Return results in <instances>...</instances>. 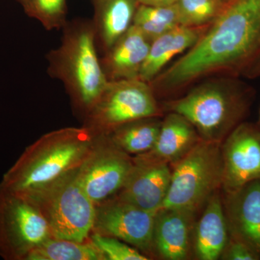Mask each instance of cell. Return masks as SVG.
I'll return each mask as SVG.
<instances>
[{
  "instance_id": "cell-31",
  "label": "cell",
  "mask_w": 260,
  "mask_h": 260,
  "mask_svg": "<svg viewBox=\"0 0 260 260\" xmlns=\"http://www.w3.org/2000/svg\"><path fill=\"white\" fill-rule=\"evenodd\" d=\"M258 124H259V125L260 126V109H259V122H258Z\"/></svg>"
},
{
  "instance_id": "cell-22",
  "label": "cell",
  "mask_w": 260,
  "mask_h": 260,
  "mask_svg": "<svg viewBox=\"0 0 260 260\" xmlns=\"http://www.w3.org/2000/svg\"><path fill=\"white\" fill-rule=\"evenodd\" d=\"M133 25L138 27L153 42L162 34L180 25L177 3L169 6H148L139 5Z\"/></svg>"
},
{
  "instance_id": "cell-14",
  "label": "cell",
  "mask_w": 260,
  "mask_h": 260,
  "mask_svg": "<svg viewBox=\"0 0 260 260\" xmlns=\"http://www.w3.org/2000/svg\"><path fill=\"white\" fill-rule=\"evenodd\" d=\"M222 199L231 237L244 243L260 258V180L233 192H222Z\"/></svg>"
},
{
  "instance_id": "cell-20",
  "label": "cell",
  "mask_w": 260,
  "mask_h": 260,
  "mask_svg": "<svg viewBox=\"0 0 260 260\" xmlns=\"http://www.w3.org/2000/svg\"><path fill=\"white\" fill-rule=\"evenodd\" d=\"M161 116L143 118L126 123L108 133L113 143L132 156L153 148L162 124Z\"/></svg>"
},
{
  "instance_id": "cell-21",
  "label": "cell",
  "mask_w": 260,
  "mask_h": 260,
  "mask_svg": "<svg viewBox=\"0 0 260 260\" xmlns=\"http://www.w3.org/2000/svg\"><path fill=\"white\" fill-rule=\"evenodd\" d=\"M25 260L106 259L90 237L82 242L52 237L32 250Z\"/></svg>"
},
{
  "instance_id": "cell-23",
  "label": "cell",
  "mask_w": 260,
  "mask_h": 260,
  "mask_svg": "<svg viewBox=\"0 0 260 260\" xmlns=\"http://www.w3.org/2000/svg\"><path fill=\"white\" fill-rule=\"evenodd\" d=\"M180 25L191 28L208 26L226 5L219 0H178Z\"/></svg>"
},
{
  "instance_id": "cell-15",
  "label": "cell",
  "mask_w": 260,
  "mask_h": 260,
  "mask_svg": "<svg viewBox=\"0 0 260 260\" xmlns=\"http://www.w3.org/2000/svg\"><path fill=\"white\" fill-rule=\"evenodd\" d=\"M200 214L193 230L192 257L198 260L220 259L230 237L221 189L210 197Z\"/></svg>"
},
{
  "instance_id": "cell-6",
  "label": "cell",
  "mask_w": 260,
  "mask_h": 260,
  "mask_svg": "<svg viewBox=\"0 0 260 260\" xmlns=\"http://www.w3.org/2000/svg\"><path fill=\"white\" fill-rule=\"evenodd\" d=\"M221 143L201 140L172 167V181L162 208L200 212L208 199L222 189Z\"/></svg>"
},
{
  "instance_id": "cell-26",
  "label": "cell",
  "mask_w": 260,
  "mask_h": 260,
  "mask_svg": "<svg viewBox=\"0 0 260 260\" xmlns=\"http://www.w3.org/2000/svg\"><path fill=\"white\" fill-rule=\"evenodd\" d=\"M220 259L222 260H259V256L251 250L244 243L232 237H229Z\"/></svg>"
},
{
  "instance_id": "cell-25",
  "label": "cell",
  "mask_w": 260,
  "mask_h": 260,
  "mask_svg": "<svg viewBox=\"0 0 260 260\" xmlns=\"http://www.w3.org/2000/svg\"><path fill=\"white\" fill-rule=\"evenodd\" d=\"M90 239L106 260H148V256L123 241L91 233Z\"/></svg>"
},
{
  "instance_id": "cell-9",
  "label": "cell",
  "mask_w": 260,
  "mask_h": 260,
  "mask_svg": "<svg viewBox=\"0 0 260 260\" xmlns=\"http://www.w3.org/2000/svg\"><path fill=\"white\" fill-rule=\"evenodd\" d=\"M134 167L133 156L106 134H98L88 155L78 169L83 190L95 205L115 196Z\"/></svg>"
},
{
  "instance_id": "cell-18",
  "label": "cell",
  "mask_w": 260,
  "mask_h": 260,
  "mask_svg": "<svg viewBox=\"0 0 260 260\" xmlns=\"http://www.w3.org/2000/svg\"><path fill=\"white\" fill-rule=\"evenodd\" d=\"M207 27L179 25L154 39L138 78L148 83L153 81L173 58L194 45Z\"/></svg>"
},
{
  "instance_id": "cell-24",
  "label": "cell",
  "mask_w": 260,
  "mask_h": 260,
  "mask_svg": "<svg viewBox=\"0 0 260 260\" xmlns=\"http://www.w3.org/2000/svg\"><path fill=\"white\" fill-rule=\"evenodd\" d=\"M25 10L48 30L59 28L64 24L66 0H28Z\"/></svg>"
},
{
  "instance_id": "cell-29",
  "label": "cell",
  "mask_w": 260,
  "mask_h": 260,
  "mask_svg": "<svg viewBox=\"0 0 260 260\" xmlns=\"http://www.w3.org/2000/svg\"><path fill=\"white\" fill-rule=\"evenodd\" d=\"M219 1L221 2L223 5H227L230 4L231 3H232L234 0H219Z\"/></svg>"
},
{
  "instance_id": "cell-1",
  "label": "cell",
  "mask_w": 260,
  "mask_h": 260,
  "mask_svg": "<svg viewBox=\"0 0 260 260\" xmlns=\"http://www.w3.org/2000/svg\"><path fill=\"white\" fill-rule=\"evenodd\" d=\"M259 52L260 0H234L150 85L155 94L169 93L211 75L239 76Z\"/></svg>"
},
{
  "instance_id": "cell-4",
  "label": "cell",
  "mask_w": 260,
  "mask_h": 260,
  "mask_svg": "<svg viewBox=\"0 0 260 260\" xmlns=\"http://www.w3.org/2000/svg\"><path fill=\"white\" fill-rule=\"evenodd\" d=\"M95 36L93 25H71L65 31L60 47L49 56L51 73L62 80L75 105L86 114L109 81L98 58Z\"/></svg>"
},
{
  "instance_id": "cell-27",
  "label": "cell",
  "mask_w": 260,
  "mask_h": 260,
  "mask_svg": "<svg viewBox=\"0 0 260 260\" xmlns=\"http://www.w3.org/2000/svg\"><path fill=\"white\" fill-rule=\"evenodd\" d=\"M242 75L246 78H250V79H254V78L260 77V52L252 62L243 72Z\"/></svg>"
},
{
  "instance_id": "cell-11",
  "label": "cell",
  "mask_w": 260,
  "mask_h": 260,
  "mask_svg": "<svg viewBox=\"0 0 260 260\" xmlns=\"http://www.w3.org/2000/svg\"><path fill=\"white\" fill-rule=\"evenodd\" d=\"M222 192L230 193L260 180V126L243 121L221 143Z\"/></svg>"
},
{
  "instance_id": "cell-12",
  "label": "cell",
  "mask_w": 260,
  "mask_h": 260,
  "mask_svg": "<svg viewBox=\"0 0 260 260\" xmlns=\"http://www.w3.org/2000/svg\"><path fill=\"white\" fill-rule=\"evenodd\" d=\"M133 161L129 177L116 195L142 209L156 213L169 192L172 167L143 155L133 156Z\"/></svg>"
},
{
  "instance_id": "cell-30",
  "label": "cell",
  "mask_w": 260,
  "mask_h": 260,
  "mask_svg": "<svg viewBox=\"0 0 260 260\" xmlns=\"http://www.w3.org/2000/svg\"><path fill=\"white\" fill-rule=\"evenodd\" d=\"M19 1L20 2V3H22V5H23L24 8H25V7H26L27 3H28V0H19Z\"/></svg>"
},
{
  "instance_id": "cell-5",
  "label": "cell",
  "mask_w": 260,
  "mask_h": 260,
  "mask_svg": "<svg viewBox=\"0 0 260 260\" xmlns=\"http://www.w3.org/2000/svg\"><path fill=\"white\" fill-rule=\"evenodd\" d=\"M78 169L21 194L41 212L56 239L82 242L88 239L93 229L95 205L80 185Z\"/></svg>"
},
{
  "instance_id": "cell-7",
  "label": "cell",
  "mask_w": 260,
  "mask_h": 260,
  "mask_svg": "<svg viewBox=\"0 0 260 260\" xmlns=\"http://www.w3.org/2000/svg\"><path fill=\"white\" fill-rule=\"evenodd\" d=\"M162 115L150 83L139 78L109 80L86 114L85 126L95 134H108L130 121Z\"/></svg>"
},
{
  "instance_id": "cell-16",
  "label": "cell",
  "mask_w": 260,
  "mask_h": 260,
  "mask_svg": "<svg viewBox=\"0 0 260 260\" xmlns=\"http://www.w3.org/2000/svg\"><path fill=\"white\" fill-rule=\"evenodd\" d=\"M151 42L134 25L108 50L102 67L109 80L139 77Z\"/></svg>"
},
{
  "instance_id": "cell-10",
  "label": "cell",
  "mask_w": 260,
  "mask_h": 260,
  "mask_svg": "<svg viewBox=\"0 0 260 260\" xmlns=\"http://www.w3.org/2000/svg\"><path fill=\"white\" fill-rule=\"evenodd\" d=\"M155 213L142 209L115 195L95 205L91 233L123 241L151 259L153 257Z\"/></svg>"
},
{
  "instance_id": "cell-2",
  "label": "cell",
  "mask_w": 260,
  "mask_h": 260,
  "mask_svg": "<svg viewBox=\"0 0 260 260\" xmlns=\"http://www.w3.org/2000/svg\"><path fill=\"white\" fill-rule=\"evenodd\" d=\"M97 134L90 128L67 127L29 145L4 176L0 186L27 194L73 172L83 164Z\"/></svg>"
},
{
  "instance_id": "cell-13",
  "label": "cell",
  "mask_w": 260,
  "mask_h": 260,
  "mask_svg": "<svg viewBox=\"0 0 260 260\" xmlns=\"http://www.w3.org/2000/svg\"><path fill=\"white\" fill-rule=\"evenodd\" d=\"M200 212L185 208H161L155 213L153 257L186 260L192 257V236Z\"/></svg>"
},
{
  "instance_id": "cell-3",
  "label": "cell",
  "mask_w": 260,
  "mask_h": 260,
  "mask_svg": "<svg viewBox=\"0 0 260 260\" xmlns=\"http://www.w3.org/2000/svg\"><path fill=\"white\" fill-rule=\"evenodd\" d=\"M255 95L254 88L238 76L224 75L199 84L164 107L190 121L202 140L222 143L245 120Z\"/></svg>"
},
{
  "instance_id": "cell-8",
  "label": "cell",
  "mask_w": 260,
  "mask_h": 260,
  "mask_svg": "<svg viewBox=\"0 0 260 260\" xmlns=\"http://www.w3.org/2000/svg\"><path fill=\"white\" fill-rule=\"evenodd\" d=\"M53 237L41 212L23 195L0 186V256L25 260Z\"/></svg>"
},
{
  "instance_id": "cell-17",
  "label": "cell",
  "mask_w": 260,
  "mask_h": 260,
  "mask_svg": "<svg viewBox=\"0 0 260 260\" xmlns=\"http://www.w3.org/2000/svg\"><path fill=\"white\" fill-rule=\"evenodd\" d=\"M201 140L190 121L177 113L169 112L162 118L160 133L153 148L140 155L167 162L173 167Z\"/></svg>"
},
{
  "instance_id": "cell-28",
  "label": "cell",
  "mask_w": 260,
  "mask_h": 260,
  "mask_svg": "<svg viewBox=\"0 0 260 260\" xmlns=\"http://www.w3.org/2000/svg\"><path fill=\"white\" fill-rule=\"evenodd\" d=\"M138 4L148 6H169L176 4L178 0H137Z\"/></svg>"
},
{
  "instance_id": "cell-19",
  "label": "cell",
  "mask_w": 260,
  "mask_h": 260,
  "mask_svg": "<svg viewBox=\"0 0 260 260\" xmlns=\"http://www.w3.org/2000/svg\"><path fill=\"white\" fill-rule=\"evenodd\" d=\"M138 5L137 0H95V31L107 51L132 26Z\"/></svg>"
}]
</instances>
